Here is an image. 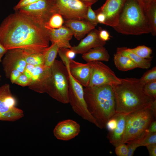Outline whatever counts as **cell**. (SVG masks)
Segmentation results:
<instances>
[{
    "label": "cell",
    "mask_w": 156,
    "mask_h": 156,
    "mask_svg": "<svg viewBox=\"0 0 156 156\" xmlns=\"http://www.w3.org/2000/svg\"><path fill=\"white\" fill-rule=\"evenodd\" d=\"M50 41L45 24L18 11L6 17L0 25V43L7 50L19 49L28 54L44 53Z\"/></svg>",
    "instance_id": "cell-1"
},
{
    "label": "cell",
    "mask_w": 156,
    "mask_h": 156,
    "mask_svg": "<svg viewBox=\"0 0 156 156\" xmlns=\"http://www.w3.org/2000/svg\"><path fill=\"white\" fill-rule=\"evenodd\" d=\"M140 79L121 78L120 82L112 86L115 97L116 113L128 114L151 106L156 99L147 95Z\"/></svg>",
    "instance_id": "cell-2"
},
{
    "label": "cell",
    "mask_w": 156,
    "mask_h": 156,
    "mask_svg": "<svg viewBox=\"0 0 156 156\" xmlns=\"http://www.w3.org/2000/svg\"><path fill=\"white\" fill-rule=\"evenodd\" d=\"M88 109L95 119L98 127L106 128L108 120L116 113L114 94L111 86L87 87L83 89Z\"/></svg>",
    "instance_id": "cell-3"
},
{
    "label": "cell",
    "mask_w": 156,
    "mask_h": 156,
    "mask_svg": "<svg viewBox=\"0 0 156 156\" xmlns=\"http://www.w3.org/2000/svg\"><path fill=\"white\" fill-rule=\"evenodd\" d=\"M113 28L125 35H138L150 33L144 11L138 0H127L117 25Z\"/></svg>",
    "instance_id": "cell-4"
},
{
    "label": "cell",
    "mask_w": 156,
    "mask_h": 156,
    "mask_svg": "<svg viewBox=\"0 0 156 156\" xmlns=\"http://www.w3.org/2000/svg\"><path fill=\"white\" fill-rule=\"evenodd\" d=\"M151 106L126 115L125 131L121 144L142 138L155 118Z\"/></svg>",
    "instance_id": "cell-5"
},
{
    "label": "cell",
    "mask_w": 156,
    "mask_h": 156,
    "mask_svg": "<svg viewBox=\"0 0 156 156\" xmlns=\"http://www.w3.org/2000/svg\"><path fill=\"white\" fill-rule=\"evenodd\" d=\"M51 68L46 93L58 101L67 104L69 79L68 69L62 61L56 60Z\"/></svg>",
    "instance_id": "cell-6"
},
{
    "label": "cell",
    "mask_w": 156,
    "mask_h": 156,
    "mask_svg": "<svg viewBox=\"0 0 156 156\" xmlns=\"http://www.w3.org/2000/svg\"><path fill=\"white\" fill-rule=\"evenodd\" d=\"M69 74L68 99L69 103L73 111L85 120L94 124L98 127L95 119L89 111L84 97L83 86L77 81L70 74L66 64Z\"/></svg>",
    "instance_id": "cell-7"
},
{
    "label": "cell",
    "mask_w": 156,
    "mask_h": 156,
    "mask_svg": "<svg viewBox=\"0 0 156 156\" xmlns=\"http://www.w3.org/2000/svg\"><path fill=\"white\" fill-rule=\"evenodd\" d=\"M18 11L45 25L54 14L59 13L55 0H40L23 7Z\"/></svg>",
    "instance_id": "cell-8"
},
{
    "label": "cell",
    "mask_w": 156,
    "mask_h": 156,
    "mask_svg": "<svg viewBox=\"0 0 156 156\" xmlns=\"http://www.w3.org/2000/svg\"><path fill=\"white\" fill-rule=\"evenodd\" d=\"M90 76L88 87L105 85L112 86L120 82L121 78L117 77L108 66L99 61L89 62Z\"/></svg>",
    "instance_id": "cell-9"
},
{
    "label": "cell",
    "mask_w": 156,
    "mask_h": 156,
    "mask_svg": "<svg viewBox=\"0 0 156 156\" xmlns=\"http://www.w3.org/2000/svg\"><path fill=\"white\" fill-rule=\"evenodd\" d=\"M55 0L59 13L66 20H86L88 6L79 0Z\"/></svg>",
    "instance_id": "cell-10"
},
{
    "label": "cell",
    "mask_w": 156,
    "mask_h": 156,
    "mask_svg": "<svg viewBox=\"0 0 156 156\" xmlns=\"http://www.w3.org/2000/svg\"><path fill=\"white\" fill-rule=\"evenodd\" d=\"M26 53L19 49L8 50L3 59L2 64L5 76L9 79L10 73L16 69L23 73L27 65L25 57Z\"/></svg>",
    "instance_id": "cell-11"
},
{
    "label": "cell",
    "mask_w": 156,
    "mask_h": 156,
    "mask_svg": "<svg viewBox=\"0 0 156 156\" xmlns=\"http://www.w3.org/2000/svg\"><path fill=\"white\" fill-rule=\"evenodd\" d=\"M60 58L64 64L66 63L69 71L73 78L85 87L89 86L90 76V67L89 62L83 63L69 59L65 55Z\"/></svg>",
    "instance_id": "cell-12"
},
{
    "label": "cell",
    "mask_w": 156,
    "mask_h": 156,
    "mask_svg": "<svg viewBox=\"0 0 156 156\" xmlns=\"http://www.w3.org/2000/svg\"><path fill=\"white\" fill-rule=\"evenodd\" d=\"M127 0H106L96 11L103 13L106 16L105 25L112 27L116 26L120 15Z\"/></svg>",
    "instance_id": "cell-13"
},
{
    "label": "cell",
    "mask_w": 156,
    "mask_h": 156,
    "mask_svg": "<svg viewBox=\"0 0 156 156\" xmlns=\"http://www.w3.org/2000/svg\"><path fill=\"white\" fill-rule=\"evenodd\" d=\"M51 75V68L43 65L35 66L34 71L28 86L29 88L38 93H46Z\"/></svg>",
    "instance_id": "cell-14"
},
{
    "label": "cell",
    "mask_w": 156,
    "mask_h": 156,
    "mask_svg": "<svg viewBox=\"0 0 156 156\" xmlns=\"http://www.w3.org/2000/svg\"><path fill=\"white\" fill-rule=\"evenodd\" d=\"M80 131L79 125L71 119H67L59 122L53 131L55 136L58 140L68 141L78 135Z\"/></svg>",
    "instance_id": "cell-15"
},
{
    "label": "cell",
    "mask_w": 156,
    "mask_h": 156,
    "mask_svg": "<svg viewBox=\"0 0 156 156\" xmlns=\"http://www.w3.org/2000/svg\"><path fill=\"white\" fill-rule=\"evenodd\" d=\"M98 29L95 28L91 31L84 38L82 39L79 43L76 46L70 48L76 54H83L93 48L104 46L106 42L102 40L99 38Z\"/></svg>",
    "instance_id": "cell-16"
},
{
    "label": "cell",
    "mask_w": 156,
    "mask_h": 156,
    "mask_svg": "<svg viewBox=\"0 0 156 156\" xmlns=\"http://www.w3.org/2000/svg\"><path fill=\"white\" fill-rule=\"evenodd\" d=\"M46 27L49 30L50 40L51 44L56 43L60 48L70 49L72 46L69 41L73 36V34L70 29L65 25L56 29Z\"/></svg>",
    "instance_id": "cell-17"
},
{
    "label": "cell",
    "mask_w": 156,
    "mask_h": 156,
    "mask_svg": "<svg viewBox=\"0 0 156 156\" xmlns=\"http://www.w3.org/2000/svg\"><path fill=\"white\" fill-rule=\"evenodd\" d=\"M64 25L70 29L78 40L83 38L86 34L95 28V26L86 20H67Z\"/></svg>",
    "instance_id": "cell-18"
},
{
    "label": "cell",
    "mask_w": 156,
    "mask_h": 156,
    "mask_svg": "<svg viewBox=\"0 0 156 156\" xmlns=\"http://www.w3.org/2000/svg\"><path fill=\"white\" fill-rule=\"evenodd\" d=\"M117 119V125L113 131L109 132L107 138L110 143L116 146L121 144L124 133L127 114L116 113L115 114Z\"/></svg>",
    "instance_id": "cell-19"
},
{
    "label": "cell",
    "mask_w": 156,
    "mask_h": 156,
    "mask_svg": "<svg viewBox=\"0 0 156 156\" xmlns=\"http://www.w3.org/2000/svg\"><path fill=\"white\" fill-rule=\"evenodd\" d=\"M16 100L11 93L10 85L5 84L0 87V116L15 106Z\"/></svg>",
    "instance_id": "cell-20"
},
{
    "label": "cell",
    "mask_w": 156,
    "mask_h": 156,
    "mask_svg": "<svg viewBox=\"0 0 156 156\" xmlns=\"http://www.w3.org/2000/svg\"><path fill=\"white\" fill-rule=\"evenodd\" d=\"M82 58L87 62L96 61H109L110 55L104 46L96 47L83 54Z\"/></svg>",
    "instance_id": "cell-21"
},
{
    "label": "cell",
    "mask_w": 156,
    "mask_h": 156,
    "mask_svg": "<svg viewBox=\"0 0 156 156\" xmlns=\"http://www.w3.org/2000/svg\"><path fill=\"white\" fill-rule=\"evenodd\" d=\"M116 53L128 57L135 64L137 68L147 69L151 67L152 59L141 58L126 47H118Z\"/></svg>",
    "instance_id": "cell-22"
},
{
    "label": "cell",
    "mask_w": 156,
    "mask_h": 156,
    "mask_svg": "<svg viewBox=\"0 0 156 156\" xmlns=\"http://www.w3.org/2000/svg\"><path fill=\"white\" fill-rule=\"evenodd\" d=\"M114 61L116 67L121 71H127L137 68L128 57L117 53L114 55Z\"/></svg>",
    "instance_id": "cell-23"
},
{
    "label": "cell",
    "mask_w": 156,
    "mask_h": 156,
    "mask_svg": "<svg viewBox=\"0 0 156 156\" xmlns=\"http://www.w3.org/2000/svg\"><path fill=\"white\" fill-rule=\"evenodd\" d=\"M60 48L58 44L54 43L51 44L44 52V63L43 65L46 67L51 68L54 63L55 58Z\"/></svg>",
    "instance_id": "cell-24"
},
{
    "label": "cell",
    "mask_w": 156,
    "mask_h": 156,
    "mask_svg": "<svg viewBox=\"0 0 156 156\" xmlns=\"http://www.w3.org/2000/svg\"><path fill=\"white\" fill-rule=\"evenodd\" d=\"M150 33L153 36L156 35V3H155L144 11Z\"/></svg>",
    "instance_id": "cell-25"
},
{
    "label": "cell",
    "mask_w": 156,
    "mask_h": 156,
    "mask_svg": "<svg viewBox=\"0 0 156 156\" xmlns=\"http://www.w3.org/2000/svg\"><path fill=\"white\" fill-rule=\"evenodd\" d=\"M23 111L15 106L0 116V120L13 121L17 120L23 117Z\"/></svg>",
    "instance_id": "cell-26"
},
{
    "label": "cell",
    "mask_w": 156,
    "mask_h": 156,
    "mask_svg": "<svg viewBox=\"0 0 156 156\" xmlns=\"http://www.w3.org/2000/svg\"><path fill=\"white\" fill-rule=\"evenodd\" d=\"M25 60L27 64H31L35 66L43 65L44 63V53H36L31 54L26 53Z\"/></svg>",
    "instance_id": "cell-27"
},
{
    "label": "cell",
    "mask_w": 156,
    "mask_h": 156,
    "mask_svg": "<svg viewBox=\"0 0 156 156\" xmlns=\"http://www.w3.org/2000/svg\"><path fill=\"white\" fill-rule=\"evenodd\" d=\"M129 50L139 57L144 59H152L151 55L152 49L144 45L138 46L132 49L129 48Z\"/></svg>",
    "instance_id": "cell-28"
},
{
    "label": "cell",
    "mask_w": 156,
    "mask_h": 156,
    "mask_svg": "<svg viewBox=\"0 0 156 156\" xmlns=\"http://www.w3.org/2000/svg\"><path fill=\"white\" fill-rule=\"evenodd\" d=\"M64 22L62 16L56 13L51 17L46 26L52 29H58L62 26Z\"/></svg>",
    "instance_id": "cell-29"
},
{
    "label": "cell",
    "mask_w": 156,
    "mask_h": 156,
    "mask_svg": "<svg viewBox=\"0 0 156 156\" xmlns=\"http://www.w3.org/2000/svg\"><path fill=\"white\" fill-rule=\"evenodd\" d=\"M141 146L156 144V132L149 133L147 130L142 138L140 139Z\"/></svg>",
    "instance_id": "cell-30"
},
{
    "label": "cell",
    "mask_w": 156,
    "mask_h": 156,
    "mask_svg": "<svg viewBox=\"0 0 156 156\" xmlns=\"http://www.w3.org/2000/svg\"><path fill=\"white\" fill-rule=\"evenodd\" d=\"M140 80L144 85L148 82L156 81V67L146 72Z\"/></svg>",
    "instance_id": "cell-31"
},
{
    "label": "cell",
    "mask_w": 156,
    "mask_h": 156,
    "mask_svg": "<svg viewBox=\"0 0 156 156\" xmlns=\"http://www.w3.org/2000/svg\"><path fill=\"white\" fill-rule=\"evenodd\" d=\"M144 90L147 95L156 99V81L145 84L144 86Z\"/></svg>",
    "instance_id": "cell-32"
},
{
    "label": "cell",
    "mask_w": 156,
    "mask_h": 156,
    "mask_svg": "<svg viewBox=\"0 0 156 156\" xmlns=\"http://www.w3.org/2000/svg\"><path fill=\"white\" fill-rule=\"evenodd\" d=\"M128 153L127 156H132L136 148L140 146V139L131 140L127 142Z\"/></svg>",
    "instance_id": "cell-33"
},
{
    "label": "cell",
    "mask_w": 156,
    "mask_h": 156,
    "mask_svg": "<svg viewBox=\"0 0 156 156\" xmlns=\"http://www.w3.org/2000/svg\"><path fill=\"white\" fill-rule=\"evenodd\" d=\"M92 6L88 7L86 20L90 22L96 26L98 23L96 18V15L94 11L92 8Z\"/></svg>",
    "instance_id": "cell-34"
},
{
    "label": "cell",
    "mask_w": 156,
    "mask_h": 156,
    "mask_svg": "<svg viewBox=\"0 0 156 156\" xmlns=\"http://www.w3.org/2000/svg\"><path fill=\"white\" fill-rule=\"evenodd\" d=\"M115 152L118 156H127L128 149L127 145L121 144L115 147Z\"/></svg>",
    "instance_id": "cell-35"
},
{
    "label": "cell",
    "mask_w": 156,
    "mask_h": 156,
    "mask_svg": "<svg viewBox=\"0 0 156 156\" xmlns=\"http://www.w3.org/2000/svg\"><path fill=\"white\" fill-rule=\"evenodd\" d=\"M30 83L29 78L23 73H22L14 83L23 87L28 86Z\"/></svg>",
    "instance_id": "cell-36"
},
{
    "label": "cell",
    "mask_w": 156,
    "mask_h": 156,
    "mask_svg": "<svg viewBox=\"0 0 156 156\" xmlns=\"http://www.w3.org/2000/svg\"><path fill=\"white\" fill-rule=\"evenodd\" d=\"M40 0H20L13 8L15 11H18L20 8L36 2Z\"/></svg>",
    "instance_id": "cell-37"
},
{
    "label": "cell",
    "mask_w": 156,
    "mask_h": 156,
    "mask_svg": "<svg viewBox=\"0 0 156 156\" xmlns=\"http://www.w3.org/2000/svg\"><path fill=\"white\" fill-rule=\"evenodd\" d=\"M117 123V119L114 115L107 122L106 124V128L109 132L112 131L116 127Z\"/></svg>",
    "instance_id": "cell-38"
},
{
    "label": "cell",
    "mask_w": 156,
    "mask_h": 156,
    "mask_svg": "<svg viewBox=\"0 0 156 156\" xmlns=\"http://www.w3.org/2000/svg\"><path fill=\"white\" fill-rule=\"evenodd\" d=\"M99 35L100 38L103 41L106 42L110 39L111 37L109 32L106 29L99 28Z\"/></svg>",
    "instance_id": "cell-39"
},
{
    "label": "cell",
    "mask_w": 156,
    "mask_h": 156,
    "mask_svg": "<svg viewBox=\"0 0 156 156\" xmlns=\"http://www.w3.org/2000/svg\"><path fill=\"white\" fill-rule=\"evenodd\" d=\"M35 66L27 64L23 73L25 74L29 79H31L35 70Z\"/></svg>",
    "instance_id": "cell-40"
},
{
    "label": "cell",
    "mask_w": 156,
    "mask_h": 156,
    "mask_svg": "<svg viewBox=\"0 0 156 156\" xmlns=\"http://www.w3.org/2000/svg\"><path fill=\"white\" fill-rule=\"evenodd\" d=\"M138 1L144 11L152 5L156 3V0H138Z\"/></svg>",
    "instance_id": "cell-41"
},
{
    "label": "cell",
    "mask_w": 156,
    "mask_h": 156,
    "mask_svg": "<svg viewBox=\"0 0 156 156\" xmlns=\"http://www.w3.org/2000/svg\"><path fill=\"white\" fill-rule=\"evenodd\" d=\"M22 73L16 69L13 70L11 72L9 79L12 83H14L15 81L18 78Z\"/></svg>",
    "instance_id": "cell-42"
},
{
    "label": "cell",
    "mask_w": 156,
    "mask_h": 156,
    "mask_svg": "<svg viewBox=\"0 0 156 156\" xmlns=\"http://www.w3.org/2000/svg\"><path fill=\"white\" fill-rule=\"evenodd\" d=\"M94 11L96 14L98 23L105 25L106 21V16L102 12H97L96 10H94Z\"/></svg>",
    "instance_id": "cell-43"
},
{
    "label": "cell",
    "mask_w": 156,
    "mask_h": 156,
    "mask_svg": "<svg viewBox=\"0 0 156 156\" xmlns=\"http://www.w3.org/2000/svg\"><path fill=\"white\" fill-rule=\"evenodd\" d=\"M150 156H156V144H150L146 146Z\"/></svg>",
    "instance_id": "cell-44"
},
{
    "label": "cell",
    "mask_w": 156,
    "mask_h": 156,
    "mask_svg": "<svg viewBox=\"0 0 156 156\" xmlns=\"http://www.w3.org/2000/svg\"><path fill=\"white\" fill-rule=\"evenodd\" d=\"M76 54L71 49L68 48H65V55L67 58L69 59H73Z\"/></svg>",
    "instance_id": "cell-45"
},
{
    "label": "cell",
    "mask_w": 156,
    "mask_h": 156,
    "mask_svg": "<svg viewBox=\"0 0 156 156\" xmlns=\"http://www.w3.org/2000/svg\"><path fill=\"white\" fill-rule=\"evenodd\" d=\"M149 133H154L156 132V121H153L150 123L147 129Z\"/></svg>",
    "instance_id": "cell-46"
},
{
    "label": "cell",
    "mask_w": 156,
    "mask_h": 156,
    "mask_svg": "<svg viewBox=\"0 0 156 156\" xmlns=\"http://www.w3.org/2000/svg\"><path fill=\"white\" fill-rule=\"evenodd\" d=\"M7 51L8 50L0 43V63L2 62V58Z\"/></svg>",
    "instance_id": "cell-47"
},
{
    "label": "cell",
    "mask_w": 156,
    "mask_h": 156,
    "mask_svg": "<svg viewBox=\"0 0 156 156\" xmlns=\"http://www.w3.org/2000/svg\"><path fill=\"white\" fill-rule=\"evenodd\" d=\"M86 5L87 6H92L94 4L97 2L98 0H79Z\"/></svg>",
    "instance_id": "cell-48"
},
{
    "label": "cell",
    "mask_w": 156,
    "mask_h": 156,
    "mask_svg": "<svg viewBox=\"0 0 156 156\" xmlns=\"http://www.w3.org/2000/svg\"><path fill=\"white\" fill-rule=\"evenodd\" d=\"M151 108L153 110L155 117L156 116V99L155 100L151 105Z\"/></svg>",
    "instance_id": "cell-49"
},
{
    "label": "cell",
    "mask_w": 156,
    "mask_h": 156,
    "mask_svg": "<svg viewBox=\"0 0 156 156\" xmlns=\"http://www.w3.org/2000/svg\"><path fill=\"white\" fill-rule=\"evenodd\" d=\"M1 76L0 75V81L1 80Z\"/></svg>",
    "instance_id": "cell-50"
}]
</instances>
